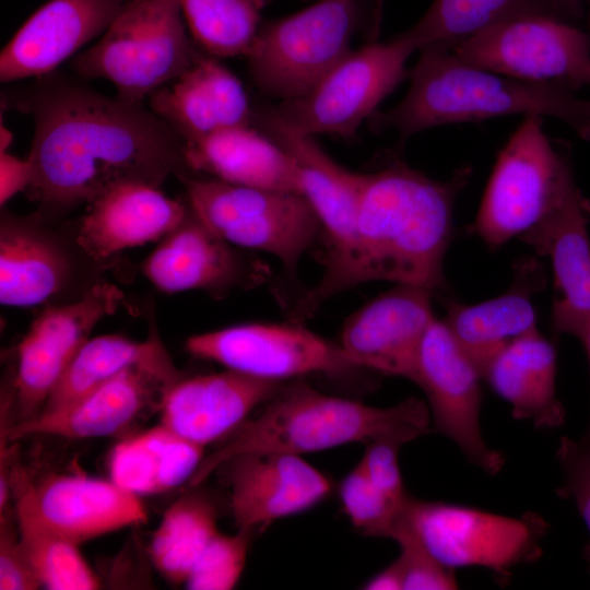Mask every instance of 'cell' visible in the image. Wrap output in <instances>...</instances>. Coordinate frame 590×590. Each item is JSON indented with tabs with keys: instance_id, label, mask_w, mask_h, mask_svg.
<instances>
[{
	"instance_id": "6da1fadb",
	"label": "cell",
	"mask_w": 590,
	"mask_h": 590,
	"mask_svg": "<svg viewBox=\"0 0 590 590\" xmlns=\"http://www.w3.org/2000/svg\"><path fill=\"white\" fill-rule=\"evenodd\" d=\"M5 103L34 120L28 196L47 210L91 203L123 181L161 187L188 168L186 140L164 119L70 76L54 71L36 78Z\"/></svg>"
},
{
	"instance_id": "7a4b0ae2",
	"label": "cell",
	"mask_w": 590,
	"mask_h": 590,
	"mask_svg": "<svg viewBox=\"0 0 590 590\" xmlns=\"http://www.w3.org/2000/svg\"><path fill=\"white\" fill-rule=\"evenodd\" d=\"M471 173L460 167L435 180L394 160L362 174L354 246L338 294L374 281L440 287L455 201Z\"/></svg>"
},
{
	"instance_id": "3957f363",
	"label": "cell",
	"mask_w": 590,
	"mask_h": 590,
	"mask_svg": "<svg viewBox=\"0 0 590 590\" xmlns=\"http://www.w3.org/2000/svg\"><path fill=\"white\" fill-rule=\"evenodd\" d=\"M420 52L409 73L408 93L394 107L369 118L371 130H393L403 144L433 127L523 114L557 118L590 141V101L569 87L506 76L464 62L441 47Z\"/></svg>"
},
{
	"instance_id": "277c9868",
	"label": "cell",
	"mask_w": 590,
	"mask_h": 590,
	"mask_svg": "<svg viewBox=\"0 0 590 590\" xmlns=\"http://www.w3.org/2000/svg\"><path fill=\"white\" fill-rule=\"evenodd\" d=\"M432 428L427 404L414 397L390 408L324 394L305 382L283 384L260 414L204 456L188 482L200 485L229 460L250 453L303 455L350 442L391 439L405 445Z\"/></svg>"
},
{
	"instance_id": "5b68a950",
	"label": "cell",
	"mask_w": 590,
	"mask_h": 590,
	"mask_svg": "<svg viewBox=\"0 0 590 590\" xmlns=\"http://www.w3.org/2000/svg\"><path fill=\"white\" fill-rule=\"evenodd\" d=\"M384 0H318L261 26L246 56L256 85L283 101L308 93L353 49L380 28Z\"/></svg>"
},
{
	"instance_id": "8992f818",
	"label": "cell",
	"mask_w": 590,
	"mask_h": 590,
	"mask_svg": "<svg viewBox=\"0 0 590 590\" xmlns=\"http://www.w3.org/2000/svg\"><path fill=\"white\" fill-rule=\"evenodd\" d=\"M579 191L570 162L527 115L499 152L471 232L491 248L519 239Z\"/></svg>"
},
{
	"instance_id": "52a82bcc",
	"label": "cell",
	"mask_w": 590,
	"mask_h": 590,
	"mask_svg": "<svg viewBox=\"0 0 590 590\" xmlns=\"http://www.w3.org/2000/svg\"><path fill=\"white\" fill-rule=\"evenodd\" d=\"M199 55L178 0H133L95 45L73 59L72 69L83 79H106L118 97L142 103L179 78Z\"/></svg>"
},
{
	"instance_id": "ba28073f",
	"label": "cell",
	"mask_w": 590,
	"mask_h": 590,
	"mask_svg": "<svg viewBox=\"0 0 590 590\" xmlns=\"http://www.w3.org/2000/svg\"><path fill=\"white\" fill-rule=\"evenodd\" d=\"M252 123L292 156L300 194L320 224L327 248L324 272L319 283L307 291L295 307L302 317H307L338 294L339 283L350 263L362 174L339 165L319 146L314 135L296 130L275 107L252 110Z\"/></svg>"
},
{
	"instance_id": "9c48e42d",
	"label": "cell",
	"mask_w": 590,
	"mask_h": 590,
	"mask_svg": "<svg viewBox=\"0 0 590 590\" xmlns=\"http://www.w3.org/2000/svg\"><path fill=\"white\" fill-rule=\"evenodd\" d=\"M191 211L229 245L278 258L294 272L321 234L319 221L299 193L181 177Z\"/></svg>"
},
{
	"instance_id": "30bf717a",
	"label": "cell",
	"mask_w": 590,
	"mask_h": 590,
	"mask_svg": "<svg viewBox=\"0 0 590 590\" xmlns=\"http://www.w3.org/2000/svg\"><path fill=\"white\" fill-rule=\"evenodd\" d=\"M400 512L446 567H483L504 577L511 568L540 557L547 529V522L534 512L508 517L410 496Z\"/></svg>"
},
{
	"instance_id": "8fae6325",
	"label": "cell",
	"mask_w": 590,
	"mask_h": 590,
	"mask_svg": "<svg viewBox=\"0 0 590 590\" xmlns=\"http://www.w3.org/2000/svg\"><path fill=\"white\" fill-rule=\"evenodd\" d=\"M414 51L403 34L387 43L369 42L346 55L308 93L275 108L303 133L354 138L404 79L405 62Z\"/></svg>"
},
{
	"instance_id": "7c38bea8",
	"label": "cell",
	"mask_w": 590,
	"mask_h": 590,
	"mask_svg": "<svg viewBox=\"0 0 590 590\" xmlns=\"http://www.w3.org/2000/svg\"><path fill=\"white\" fill-rule=\"evenodd\" d=\"M450 50L464 62L506 76L555 82L573 91L590 86V33L555 15L515 16Z\"/></svg>"
},
{
	"instance_id": "4fadbf2b",
	"label": "cell",
	"mask_w": 590,
	"mask_h": 590,
	"mask_svg": "<svg viewBox=\"0 0 590 590\" xmlns=\"http://www.w3.org/2000/svg\"><path fill=\"white\" fill-rule=\"evenodd\" d=\"M186 350L226 369L279 382L312 374L339 375L358 369L339 344L295 321L240 323L196 334L186 341Z\"/></svg>"
},
{
	"instance_id": "5bb4252c",
	"label": "cell",
	"mask_w": 590,
	"mask_h": 590,
	"mask_svg": "<svg viewBox=\"0 0 590 590\" xmlns=\"http://www.w3.org/2000/svg\"><path fill=\"white\" fill-rule=\"evenodd\" d=\"M481 379L445 321L435 318L421 343L411 381L426 396L433 430L451 439L469 462L494 475L505 457L488 447L482 434Z\"/></svg>"
},
{
	"instance_id": "9a60e30c",
	"label": "cell",
	"mask_w": 590,
	"mask_h": 590,
	"mask_svg": "<svg viewBox=\"0 0 590 590\" xmlns=\"http://www.w3.org/2000/svg\"><path fill=\"white\" fill-rule=\"evenodd\" d=\"M123 298L115 285L91 287L80 299L43 311L19 345L15 389L21 421L36 416L93 328Z\"/></svg>"
},
{
	"instance_id": "2e32d148",
	"label": "cell",
	"mask_w": 590,
	"mask_h": 590,
	"mask_svg": "<svg viewBox=\"0 0 590 590\" xmlns=\"http://www.w3.org/2000/svg\"><path fill=\"white\" fill-rule=\"evenodd\" d=\"M432 293L396 284L353 312L341 331L345 357L357 368L412 380L421 343L436 318Z\"/></svg>"
},
{
	"instance_id": "e0dca14e",
	"label": "cell",
	"mask_w": 590,
	"mask_h": 590,
	"mask_svg": "<svg viewBox=\"0 0 590 590\" xmlns=\"http://www.w3.org/2000/svg\"><path fill=\"white\" fill-rule=\"evenodd\" d=\"M133 0H50L15 33L0 55L2 83L39 78L104 34Z\"/></svg>"
},
{
	"instance_id": "ac0fdd59",
	"label": "cell",
	"mask_w": 590,
	"mask_h": 590,
	"mask_svg": "<svg viewBox=\"0 0 590 590\" xmlns=\"http://www.w3.org/2000/svg\"><path fill=\"white\" fill-rule=\"evenodd\" d=\"M231 509L238 529L252 531L309 509L331 491L330 480L298 455L261 452L229 460Z\"/></svg>"
},
{
	"instance_id": "d6986e66",
	"label": "cell",
	"mask_w": 590,
	"mask_h": 590,
	"mask_svg": "<svg viewBox=\"0 0 590 590\" xmlns=\"http://www.w3.org/2000/svg\"><path fill=\"white\" fill-rule=\"evenodd\" d=\"M283 384L229 369L179 379L162 396L160 424L205 447L234 434Z\"/></svg>"
},
{
	"instance_id": "ffe728a7",
	"label": "cell",
	"mask_w": 590,
	"mask_h": 590,
	"mask_svg": "<svg viewBox=\"0 0 590 590\" xmlns=\"http://www.w3.org/2000/svg\"><path fill=\"white\" fill-rule=\"evenodd\" d=\"M187 214L186 206L164 194L160 187L123 181L90 203L76 241L87 256L104 260L125 249L163 238Z\"/></svg>"
},
{
	"instance_id": "44dd1931",
	"label": "cell",
	"mask_w": 590,
	"mask_h": 590,
	"mask_svg": "<svg viewBox=\"0 0 590 590\" xmlns=\"http://www.w3.org/2000/svg\"><path fill=\"white\" fill-rule=\"evenodd\" d=\"M590 202L579 190L520 239L550 258L558 296L551 321L558 334L578 332L590 322Z\"/></svg>"
},
{
	"instance_id": "7402d4cb",
	"label": "cell",
	"mask_w": 590,
	"mask_h": 590,
	"mask_svg": "<svg viewBox=\"0 0 590 590\" xmlns=\"http://www.w3.org/2000/svg\"><path fill=\"white\" fill-rule=\"evenodd\" d=\"M151 110L186 141L252 125L240 81L214 56L199 55L179 78L150 94Z\"/></svg>"
},
{
	"instance_id": "603a6c76",
	"label": "cell",
	"mask_w": 590,
	"mask_h": 590,
	"mask_svg": "<svg viewBox=\"0 0 590 590\" xmlns=\"http://www.w3.org/2000/svg\"><path fill=\"white\" fill-rule=\"evenodd\" d=\"M34 489L45 522L78 545L148 521L139 495L113 480L52 474L34 482Z\"/></svg>"
},
{
	"instance_id": "cb8c5ba5",
	"label": "cell",
	"mask_w": 590,
	"mask_h": 590,
	"mask_svg": "<svg viewBox=\"0 0 590 590\" xmlns=\"http://www.w3.org/2000/svg\"><path fill=\"white\" fill-rule=\"evenodd\" d=\"M156 388L167 389L148 371L129 368L60 409L17 422L7 429L5 438L14 441L32 435L71 439L117 435L141 414Z\"/></svg>"
},
{
	"instance_id": "d4e9b609",
	"label": "cell",
	"mask_w": 590,
	"mask_h": 590,
	"mask_svg": "<svg viewBox=\"0 0 590 590\" xmlns=\"http://www.w3.org/2000/svg\"><path fill=\"white\" fill-rule=\"evenodd\" d=\"M141 269L152 284L166 293L216 292L261 278L260 273H250L232 245L209 229L192 211L162 238Z\"/></svg>"
},
{
	"instance_id": "484cf974",
	"label": "cell",
	"mask_w": 590,
	"mask_h": 590,
	"mask_svg": "<svg viewBox=\"0 0 590 590\" xmlns=\"http://www.w3.org/2000/svg\"><path fill=\"white\" fill-rule=\"evenodd\" d=\"M185 155L188 168L209 173L219 180L300 194L292 156L250 125L186 141Z\"/></svg>"
},
{
	"instance_id": "4316f807",
	"label": "cell",
	"mask_w": 590,
	"mask_h": 590,
	"mask_svg": "<svg viewBox=\"0 0 590 590\" xmlns=\"http://www.w3.org/2000/svg\"><path fill=\"white\" fill-rule=\"evenodd\" d=\"M555 377V347L538 329L505 345L482 371V378L510 404L512 417L535 428H557L565 421Z\"/></svg>"
},
{
	"instance_id": "83f0119b",
	"label": "cell",
	"mask_w": 590,
	"mask_h": 590,
	"mask_svg": "<svg viewBox=\"0 0 590 590\" xmlns=\"http://www.w3.org/2000/svg\"><path fill=\"white\" fill-rule=\"evenodd\" d=\"M543 280L539 263L524 260L506 293L475 305L450 304L444 321L481 375L505 345L538 329L532 297Z\"/></svg>"
},
{
	"instance_id": "f1b7e54d",
	"label": "cell",
	"mask_w": 590,
	"mask_h": 590,
	"mask_svg": "<svg viewBox=\"0 0 590 590\" xmlns=\"http://www.w3.org/2000/svg\"><path fill=\"white\" fill-rule=\"evenodd\" d=\"M72 275L67 250L39 226L3 217L0 229V302L31 307L58 294Z\"/></svg>"
},
{
	"instance_id": "f546056e",
	"label": "cell",
	"mask_w": 590,
	"mask_h": 590,
	"mask_svg": "<svg viewBox=\"0 0 590 590\" xmlns=\"http://www.w3.org/2000/svg\"><path fill=\"white\" fill-rule=\"evenodd\" d=\"M129 368L148 371L166 388L180 379L155 333L143 342L120 335H99L88 339L78 351L40 412L60 409Z\"/></svg>"
},
{
	"instance_id": "4dcf8cb0",
	"label": "cell",
	"mask_w": 590,
	"mask_h": 590,
	"mask_svg": "<svg viewBox=\"0 0 590 590\" xmlns=\"http://www.w3.org/2000/svg\"><path fill=\"white\" fill-rule=\"evenodd\" d=\"M203 452L204 447L158 424L111 449L110 480L137 495L167 492L190 481Z\"/></svg>"
},
{
	"instance_id": "1f68e13d",
	"label": "cell",
	"mask_w": 590,
	"mask_h": 590,
	"mask_svg": "<svg viewBox=\"0 0 590 590\" xmlns=\"http://www.w3.org/2000/svg\"><path fill=\"white\" fill-rule=\"evenodd\" d=\"M533 13L573 22L580 17L581 9L577 0H434L425 14L402 34L415 50H450L500 22Z\"/></svg>"
},
{
	"instance_id": "d6a6232c",
	"label": "cell",
	"mask_w": 590,
	"mask_h": 590,
	"mask_svg": "<svg viewBox=\"0 0 590 590\" xmlns=\"http://www.w3.org/2000/svg\"><path fill=\"white\" fill-rule=\"evenodd\" d=\"M11 495L20 541L43 585L50 590H95L99 579L78 548L39 514L34 481L20 467L11 468Z\"/></svg>"
},
{
	"instance_id": "836d02e7",
	"label": "cell",
	"mask_w": 590,
	"mask_h": 590,
	"mask_svg": "<svg viewBox=\"0 0 590 590\" xmlns=\"http://www.w3.org/2000/svg\"><path fill=\"white\" fill-rule=\"evenodd\" d=\"M217 533V512L213 503L200 494L186 495L165 510L149 544L150 558L167 581L185 583Z\"/></svg>"
},
{
	"instance_id": "e575fe53",
	"label": "cell",
	"mask_w": 590,
	"mask_h": 590,
	"mask_svg": "<svg viewBox=\"0 0 590 590\" xmlns=\"http://www.w3.org/2000/svg\"><path fill=\"white\" fill-rule=\"evenodd\" d=\"M269 0H178L194 40L211 56H247Z\"/></svg>"
},
{
	"instance_id": "d590c367",
	"label": "cell",
	"mask_w": 590,
	"mask_h": 590,
	"mask_svg": "<svg viewBox=\"0 0 590 590\" xmlns=\"http://www.w3.org/2000/svg\"><path fill=\"white\" fill-rule=\"evenodd\" d=\"M340 497L352 524L364 535L389 538L401 509L370 481L361 461L340 485Z\"/></svg>"
},
{
	"instance_id": "8d00e7d4",
	"label": "cell",
	"mask_w": 590,
	"mask_h": 590,
	"mask_svg": "<svg viewBox=\"0 0 590 590\" xmlns=\"http://www.w3.org/2000/svg\"><path fill=\"white\" fill-rule=\"evenodd\" d=\"M251 531L217 533L194 564L185 586L191 590H229L238 582L248 555Z\"/></svg>"
},
{
	"instance_id": "74e56055",
	"label": "cell",
	"mask_w": 590,
	"mask_h": 590,
	"mask_svg": "<svg viewBox=\"0 0 590 590\" xmlns=\"http://www.w3.org/2000/svg\"><path fill=\"white\" fill-rule=\"evenodd\" d=\"M390 539L400 546L403 590L458 589L455 570L442 565L422 543L401 512L393 523Z\"/></svg>"
},
{
	"instance_id": "f35d334b",
	"label": "cell",
	"mask_w": 590,
	"mask_h": 590,
	"mask_svg": "<svg viewBox=\"0 0 590 590\" xmlns=\"http://www.w3.org/2000/svg\"><path fill=\"white\" fill-rule=\"evenodd\" d=\"M556 458L563 472V485L557 493L574 500L590 535V430L578 440L560 438ZM585 558L590 568V539Z\"/></svg>"
},
{
	"instance_id": "ab89813d",
	"label": "cell",
	"mask_w": 590,
	"mask_h": 590,
	"mask_svg": "<svg viewBox=\"0 0 590 590\" xmlns=\"http://www.w3.org/2000/svg\"><path fill=\"white\" fill-rule=\"evenodd\" d=\"M403 445L391 439L367 444L361 463L375 486L393 504L402 506L406 497L399 465V450Z\"/></svg>"
},
{
	"instance_id": "60d3db41",
	"label": "cell",
	"mask_w": 590,
	"mask_h": 590,
	"mask_svg": "<svg viewBox=\"0 0 590 590\" xmlns=\"http://www.w3.org/2000/svg\"><path fill=\"white\" fill-rule=\"evenodd\" d=\"M43 585L10 520H0V589L36 590Z\"/></svg>"
},
{
	"instance_id": "b9f144b4",
	"label": "cell",
	"mask_w": 590,
	"mask_h": 590,
	"mask_svg": "<svg viewBox=\"0 0 590 590\" xmlns=\"http://www.w3.org/2000/svg\"><path fill=\"white\" fill-rule=\"evenodd\" d=\"M34 180L32 162L20 160L8 152L0 154V203L3 205L17 192L28 189Z\"/></svg>"
},
{
	"instance_id": "7bdbcfd3",
	"label": "cell",
	"mask_w": 590,
	"mask_h": 590,
	"mask_svg": "<svg viewBox=\"0 0 590 590\" xmlns=\"http://www.w3.org/2000/svg\"><path fill=\"white\" fill-rule=\"evenodd\" d=\"M404 577L399 558L369 578L364 589L367 590H403Z\"/></svg>"
},
{
	"instance_id": "ee69618b",
	"label": "cell",
	"mask_w": 590,
	"mask_h": 590,
	"mask_svg": "<svg viewBox=\"0 0 590 590\" xmlns=\"http://www.w3.org/2000/svg\"><path fill=\"white\" fill-rule=\"evenodd\" d=\"M576 338L582 343L586 350L590 367V322L578 332ZM588 429L590 430V424Z\"/></svg>"
},
{
	"instance_id": "f6af8a7d",
	"label": "cell",
	"mask_w": 590,
	"mask_h": 590,
	"mask_svg": "<svg viewBox=\"0 0 590 590\" xmlns=\"http://www.w3.org/2000/svg\"><path fill=\"white\" fill-rule=\"evenodd\" d=\"M12 133L3 126H1L0 149L1 152H7V149L12 142Z\"/></svg>"
},
{
	"instance_id": "bcb514c9",
	"label": "cell",
	"mask_w": 590,
	"mask_h": 590,
	"mask_svg": "<svg viewBox=\"0 0 590 590\" xmlns=\"http://www.w3.org/2000/svg\"><path fill=\"white\" fill-rule=\"evenodd\" d=\"M579 2L585 1L588 7V25H589V33H590V0H577Z\"/></svg>"
}]
</instances>
